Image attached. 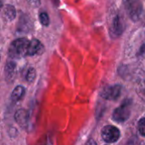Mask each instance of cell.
I'll use <instances>...</instances> for the list:
<instances>
[{
    "mask_svg": "<svg viewBox=\"0 0 145 145\" xmlns=\"http://www.w3.org/2000/svg\"><path fill=\"white\" fill-rule=\"evenodd\" d=\"M30 41L26 38H19L14 40L9 46L8 56L12 59H20L29 54Z\"/></svg>",
    "mask_w": 145,
    "mask_h": 145,
    "instance_id": "6da1fadb",
    "label": "cell"
},
{
    "mask_svg": "<svg viewBox=\"0 0 145 145\" xmlns=\"http://www.w3.org/2000/svg\"><path fill=\"white\" fill-rule=\"evenodd\" d=\"M123 4L127 13L133 21H137L140 19L143 12L141 0H123Z\"/></svg>",
    "mask_w": 145,
    "mask_h": 145,
    "instance_id": "7a4b0ae2",
    "label": "cell"
},
{
    "mask_svg": "<svg viewBox=\"0 0 145 145\" xmlns=\"http://www.w3.org/2000/svg\"><path fill=\"white\" fill-rule=\"evenodd\" d=\"M131 107L132 102L131 100H125L121 106L116 108L112 115L113 120L116 122L121 123L126 121L131 116Z\"/></svg>",
    "mask_w": 145,
    "mask_h": 145,
    "instance_id": "3957f363",
    "label": "cell"
},
{
    "mask_svg": "<svg viewBox=\"0 0 145 145\" xmlns=\"http://www.w3.org/2000/svg\"><path fill=\"white\" fill-rule=\"evenodd\" d=\"M125 28V23L123 17L120 14H116L113 18V20L110 25V34L113 38L120 37Z\"/></svg>",
    "mask_w": 145,
    "mask_h": 145,
    "instance_id": "277c9868",
    "label": "cell"
},
{
    "mask_svg": "<svg viewBox=\"0 0 145 145\" xmlns=\"http://www.w3.org/2000/svg\"><path fill=\"white\" fill-rule=\"evenodd\" d=\"M101 135H102L103 139L106 143L112 144V143H116V141H118L121 136V133L117 127L109 125V126H105V127H103L101 131Z\"/></svg>",
    "mask_w": 145,
    "mask_h": 145,
    "instance_id": "5b68a950",
    "label": "cell"
},
{
    "mask_svg": "<svg viewBox=\"0 0 145 145\" xmlns=\"http://www.w3.org/2000/svg\"><path fill=\"white\" fill-rule=\"evenodd\" d=\"M121 93V85H113L107 87L102 91V98L107 100H116L117 99Z\"/></svg>",
    "mask_w": 145,
    "mask_h": 145,
    "instance_id": "8992f818",
    "label": "cell"
},
{
    "mask_svg": "<svg viewBox=\"0 0 145 145\" xmlns=\"http://www.w3.org/2000/svg\"><path fill=\"white\" fill-rule=\"evenodd\" d=\"M43 52H44V47L38 40L32 39L30 41L28 56L39 55V54H42Z\"/></svg>",
    "mask_w": 145,
    "mask_h": 145,
    "instance_id": "52a82bcc",
    "label": "cell"
},
{
    "mask_svg": "<svg viewBox=\"0 0 145 145\" xmlns=\"http://www.w3.org/2000/svg\"><path fill=\"white\" fill-rule=\"evenodd\" d=\"M16 76V65L14 62H8L5 65V78L6 82L11 83Z\"/></svg>",
    "mask_w": 145,
    "mask_h": 145,
    "instance_id": "ba28073f",
    "label": "cell"
},
{
    "mask_svg": "<svg viewBox=\"0 0 145 145\" xmlns=\"http://www.w3.org/2000/svg\"><path fill=\"white\" fill-rule=\"evenodd\" d=\"M15 15H16V11H15V8H14V6L8 4L3 7V10H2V16L5 21H7V22L12 21L15 18Z\"/></svg>",
    "mask_w": 145,
    "mask_h": 145,
    "instance_id": "9c48e42d",
    "label": "cell"
},
{
    "mask_svg": "<svg viewBox=\"0 0 145 145\" xmlns=\"http://www.w3.org/2000/svg\"><path fill=\"white\" fill-rule=\"evenodd\" d=\"M14 119L16 121V122L23 127H26L27 124H28V114L27 111H25V110H19L16 111L15 116H14Z\"/></svg>",
    "mask_w": 145,
    "mask_h": 145,
    "instance_id": "30bf717a",
    "label": "cell"
},
{
    "mask_svg": "<svg viewBox=\"0 0 145 145\" xmlns=\"http://www.w3.org/2000/svg\"><path fill=\"white\" fill-rule=\"evenodd\" d=\"M25 94V88L21 86H17L12 92L11 98L14 101L20 100Z\"/></svg>",
    "mask_w": 145,
    "mask_h": 145,
    "instance_id": "8fae6325",
    "label": "cell"
},
{
    "mask_svg": "<svg viewBox=\"0 0 145 145\" xmlns=\"http://www.w3.org/2000/svg\"><path fill=\"white\" fill-rule=\"evenodd\" d=\"M39 19H40V21L41 23L45 25V26H48V24H49V17L48 15V14L46 12H42L40 13L39 14Z\"/></svg>",
    "mask_w": 145,
    "mask_h": 145,
    "instance_id": "7c38bea8",
    "label": "cell"
},
{
    "mask_svg": "<svg viewBox=\"0 0 145 145\" xmlns=\"http://www.w3.org/2000/svg\"><path fill=\"white\" fill-rule=\"evenodd\" d=\"M35 77H36V71H35V69L30 68L27 71V73H26V81L29 82H32L35 80Z\"/></svg>",
    "mask_w": 145,
    "mask_h": 145,
    "instance_id": "4fadbf2b",
    "label": "cell"
},
{
    "mask_svg": "<svg viewBox=\"0 0 145 145\" xmlns=\"http://www.w3.org/2000/svg\"><path fill=\"white\" fill-rule=\"evenodd\" d=\"M138 131L142 136L145 137V118H142L138 121Z\"/></svg>",
    "mask_w": 145,
    "mask_h": 145,
    "instance_id": "5bb4252c",
    "label": "cell"
},
{
    "mask_svg": "<svg viewBox=\"0 0 145 145\" xmlns=\"http://www.w3.org/2000/svg\"><path fill=\"white\" fill-rule=\"evenodd\" d=\"M87 145H97V144H96V142H95L93 139H90V140L88 142Z\"/></svg>",
    "mask_w": 145,
    "mask_h": 145,
    "instance_id": "9a60e30c",
    "label": "cell"
}]
</instances>
